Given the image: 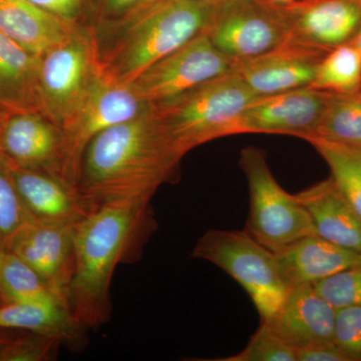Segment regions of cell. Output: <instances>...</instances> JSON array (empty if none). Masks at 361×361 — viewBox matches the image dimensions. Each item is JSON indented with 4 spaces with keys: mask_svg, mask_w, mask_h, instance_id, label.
Instances as JSON below:
<instances>
[{
    "mask_svg": "<svg viewBox=\"0 0 361 361\" xmlns=\"http://www.w3.org/2000/svg\"><path fill=\"white\" fill-rule=\"evenodd\" d=\"M316 151L326 161L342 196L361 219V152L355 146L308 137Z\"/></svg>",
    "mask_w": 361,
    "mask_h": 361,
    "instance_id": "cell-24",
    "label": "cell"
},
{
    "mask_svg": "<svg viewBox=\"0 0 361 361\" xmlns=\"http://www.w3.org/2000/svg\"><path fill=\"white\" fill-rule=\"evenodd\" d=\"M192 257L213 263L234 278L250 296L262 322L276 314L288 294L275 253L246 230H208L195 245Z\"/></svg>",
    "mask_w": 361,
    "mask_h": 361,
    "instance_id": "cell-6",
    "label": "cell"
},
{
    "mask_svg": "<svg viewBox=\"0 0 361 361\" xmlns=\"http://www.w3.org/2000/svg\"><path fill=\"white\" fill-rule=\"evenodd\" d=\"M218 361H296V351L285 343L267 322H262L241 353Z\"/></svg>",
    "mask_w": 361,
    "mask_h": 361,
    "instance_id": "cell-30",
    "label": "cell"
},
{
    "mask_svg": "<svg viewBox=\"0 0 361 361\" xmlns=\"http://www.w3.org/2000/svg\"><path fill=\"white\" fill-rule=\"evenodd\" d=\"M218 2L161 0L120 20L123 32L101 51L106 75L133 84L147 68L205 32Z\"/></svg>",
    "mask_w": 361,
    "mask_h": 361,
    "instance_id": "cell-3",
    "label": "cell"
},
{
    "mask_svg": "<svg viewBox=\"0 0 361 361\" xmlns=\"http://www.w3.org/2000/svg\"><path fill=\"white\" fill-rule=\"evenodd\" d=\"M355 1L358 2V4H361V0H355Z\"/></svg>",
    "mask_w": 361,
    "mask_h": 361,
    "instance_id": "cell-41",
    "label": "cell"
},
{
    "mask_svg": "<svg viewBox=\"0 0 361 361\" xmlns=\"http://www.w3.org/2000/svg\"><path fill=\"white\" fill-rule=\"evenodd\" d=\"M327 51L288 39L255 58L234 61L232 71L257 97L310 87Z\"/></svg>",
    "mask_w": 361,
    "mask_h": 361,
    "instance_id": "cell-14",
    "label": "cell"
},
{
    "mask_svg": "<svg viewBox=\"0 0 361 361\" xmlns=\"http://www.w3.org/2000/svg\"><path fill=\"white\" fill-rule=\"evenodd\" d=\"M282 6L289 39L322 51L353 42L361 30V4L355 0H303Z\"/></svg>",
    "mask_w": 361,
    "mask_h": 361,
    "instance_id": "cell-15",
    "label": "cell"
},
{
    "mask_svg": "<svg viewBox=\"0 0 361 361\" xmlns=\"http://www.w3.org/2000/svg\"><path fill=\"white\" fill-rule=\"evenodd\" d=\"M32 221L8 166L0 158V249L6 251L14 235Z\"/></svg>",
    "mask_w": 361,
    "mask_h": 361,
    "instance_id": "cell-27",
    "label": "cell"
},
{
    "mask_svg": "<svg viewBox=\"0 0 361 361\" xmlns=\"http://www.w3.org/2000/svg\"><path fill=\"white\" fill-rule=\"evenodd\" d=\"M28 1L47 13L75 23H77L84 6V0H28Z\"/></svg>",
    "mask_w": 361,
    "mask_h": 361,
    "instance_id": "cell-32",
    "label": "cell"
},
{
    "mask_svg": "<svg viewBox=\"0 0 361 361\" xmlns=\"http://www.w3.org/2000/svg\"><path fill=\"white\" fill-rule=\"evenodd\" d=\"M39 63L40 56L0 32V106L4 110L42 114Z\"/></svg>",
    "mask_w": 361,
    "mask_h": 361,
    "instance_id": "cell-21",
    "label": "cell"
},
{
    "mask_svg": "<svg viewBox=\"0 0 361 361\" xmlns=\"http://www.w3.org/2000/svg\"><path fill=\"white\" fill-rule=\"evenodd\" d=\"M61 341L56 337L25 332L0 342V361H45L56 357Z\"/></svg>",
    "mask_w": 361,
    "mask_h": 361,
    "instance_id": "cell-28",
    "label": "cell"
},
{
    "mask_svg": "<svg viewBox=\"0 0 361 361\" xmlns=\"http://www.w3.org/2000/svg\"><path fill=\"white\" fill-rule=\"evenodd\" d=\"M308 87L334 94L360 92V52L351 42L330 49L320 61Z\"/></svg>",
    "mask_w": 361,
    "mask_h": 361,
    "instance_id": "cell-25",
    "label": "cell"
},
{
    "mask_svg": "<svg viewBox=\"0 0 361 361\" xmlns=\"http://www.w3.org/2000/svg\"><path fill=\"white\" fill-rule=\"evenodd\" d=\"M355 148H357L358 149H360V151L361 152V144L360 145H357V146H355Z\"/></svg>",
    "mask_w": 361,
    "mask_h": 361,
    "instance_id": "cell-40",
    "label": "cell"
},
{
    "mask_svg": "<svg viewBox=\"0 0 361 361\" xmlns=\"http://www.w3.org/2000/svg\"><path fill=\"white\" fill-rule=\"evenodd\" d=\"M73 227L33 220L14 235L6 249L32 267L66 305L75 270Z\"/></svg>",
    "mask_w": 361,
    "mask_h": 361,
    "instance_id": "cell-12",
    "label": "cell"
},
{
    "mask_svg": "<svg viewBox=\"0 0 361 361\" xmlns=\"http://www.w3.org/2000/svg\"><path fill=\"white\" fill-rule=\"evenodd\" d=\"M313 287L334 310L361 306V265L339 271Z\"/></svg>",
    "mask_w": 361,
    "mask_h": 361,
    "instance_id": "cell-29",
    "label": "cell"
},
{
    "mask_svg": "<svg viewBox=\"0 0 361 361\" xmlns=\"http://www.w3.org/2000/svg\"><path fill=\"white\" fill-rule=\"evenodd\" d=\"M9 111H7L6 110H4V108H2L1 106H0V123H1V121L4 120V118L7 115H8Z\"/></svg>",
    "mask_w": 361,
    "mask_h": 361,
    "instance_id": "cell-38",
    "label": "cell"
},
{
    "mask_svg": "<svg viewBox=\"0 0 361 361\" xmlns=\"http://www.w3.org/2000/svg\"><path fill=\"white\" fill-rule=\"evenodd\" d=\"M268 1L278 4V6H287V4H293L296 0H268Z\"/></svg>",
    "mask_w": 361,
    "mask_h": 361,
    "instance_id": "cell-37",
    "label": "cell"
},
{
    "mask_svg": "<svg viewBox=\"0 0 361 361\" xmlns=\"http://www.w3.org/2000/svg\"><path fill=\"white\" fill-rule=\"evenodd\" d=\"M161 1V0H142L141 4H139L132 13H135V11H140V9L144 8V7L151 6V4H155V2ZM200 1H208V2H221L224 1V0H200ZM129 16V14H128Z\"/></svg>",
    "mask_w": 361,
    "mask_h": 361,
    "instance_id": "cell-35",
    "label": "cell"
},
{
    "mask_svg": "<svg viewBox=\"0 0 361 361\" xmlns=\"http://www.w3.org/2000/svg\"><path fill=\"white\" fill-rule=\"evenodd\" d=\"M336 310L327 303L311 284L289 289L281 307L267 322L292 348L332 343Z\"/></svg>",
    "mask_w": 361,
    "mask_h": 361,
    "instance_id": "cell-17",
    "label": "cell"
},
{
    "mask_svg": "<svg viewBox=\"0 0 361 361\" xmlns=\"http://www.w3.org/2000/svg\"><path fill=\"white\" fill-rule=\"evenodd\" d=\"M148 106L132 84L118 82L104 71L84 106L61 128L63 180L78 188L82 158L90 142L104 130L135 118Z\"/></svg>",
    "mask_w": 361,
    "mask_h": 361,
    "instance_id": "cell-9",
    "label": "cell"
},
{
    "mask_svg": "<svg viewBox=\"0 0 361 361\" xmlns=\"http://www.w3.org/2000/svg\"><path fill=\"white\" fill-rule=\"evenodd\" d=\"M334 341L348 361H361V306L336 310Z\"/></svg>",
    "mask_w": 361,
    "mask_h": 361,
    "instance_id": "cell-31",
    "label": "cell"
},
{
    "mask_svg": "<svg viewBox=\"0 0 361 361\" xmlns=\"http://www.w3.org/2000/svg\"><path fill=\"white\" fill-rule=\"evenodd\" d=\"M78 26L28 0H0V32L35 56L65 44Z\"/></svg>",
    "mask_w": 361,
    "mask_h": 361,
    "instance_id": "cell-19",
    "label": "cell"
},
{
    "mask_svg": "<svg viewBox=\"0 0 361 361\" xmlns=\"http://www.w3.org/2000/svg\"><path fill=\"white\" fill-rule=\"evenodd\" d=\"M295 196L310 213L318 236L361 254V219L331 177Z\"/></svg>",
    "mask_w": 361,
    "mask_h": 361,
    "instance_id": "cell-20",
    "label": "cell"
},
{
    "mask_svg": "<svg viewBox=\"0 0 361 361\" xmlns=\"http://www.w3.org/2000/svg\"><path fill=\"white\" fill-rule=\"evenodd\" d=\"M1 303H2V302H1V299H0V304H1Z\"/></svg>",
    "mask_w": 361,
    "mask_h": 361,
    "instance_id": "cell-42",
    "label": "cell"
},
{
    "mask_svg": "<svg viewBox=\"0 0 361 361\" xmlns=\"http://www.w3.org/2000/svg\"><path fill=\"white\" fill-rule=\"evenodd\" d=\"M0 332H1V330H0ZM8 336H9V334H0V342L4 341V339H6V337Z\"/></svg>",
    "mask_w": 361,
    "mask_h": 361,
    "instance_id": "cell-39",
    "label": "cell"
},
{
    "mask_svg": "<svg viewBox=\"0 0 361 361\" xmlns=\"http://www.w3.org/2000/svg\"><path fill=\"white\" fill-rule=\"evenodd\" d=\"M310 137L349 146L361 144V90L350 94H332L314 134Z\"/></svg>",
    "mask_w": 361,
    "mask_h": 361,
    "instance_id": "cell-26",
    "label": "cell"
},
{
    "mask_svg": "<svg viewBox=\"0 0 361 361\" xmlns=\"http://www.w3.org/2000/svg\"><path fill=\"white\" fill-rule=\"evenodd\" d=\"M0 158L63 180V130L39 113H9L0 123ZM66 182V180H65Z\"/></svg>",
    "mask_w": 361,
    "mask_h": 361,
    "instance_id": "cell-13",
    "label": "cell"
},
{
    "mask_svg": "<svg viewBox=\"0 0 361 361\" xmlns=\"http://www.w3.org/2000/svg\"><path fill=\"white\" fill-rule=\"evenodd\" d=\"M256 97L231 71L151 106L177 148L186 155L206 142L235 135L237 118Z\"/></svg>",
    "mask_w": 361,
    "mask_h": 361,
    "instance_id": "cell-4",
    "label": "cell"
},
{
    "mask_svg": "<svg viewBox=\"0 0 361 361\" xmlns=\"http://www.w3.org/2000/svg\"><path fill=\"white\" fill-rule=\"evenodd\" d=\"M240 166L250 198L246 231L258 243L276 253L304 237L317 235L307 210L275 180L263 149H244Z\"/></svg>",
    "mask_w": 361,
    "mask_h": 361,
    "instance_id": "cell-7",
    "label": "cell"
},
{
    "mask_svg": "<svg viewBox=\"0 0 361 361\" xmlns=\"http://www.w3.org/2000/svg\"><path fill=\"white\" fill-rule=\"evenodd\" d=\"M104 75L96 32L80 28L40 56L39 94L45 118L63 128Z\"/></svg>",
    "mask_w": 361,
    "mask_h": 361,
    "instance_id": "cell-5",
    "label": "cell"
},
{
    "mask_svg": "<svg viewBox=\"0 0 361 361\" xmlns=\"http://www.w3.org/2000/svg\"><path fill=\"white\" fill-rule=\"evenodd\" d=\"M142 0H103L104 11L111 18L123 20L141 4Z\"/></svg>",
    "mask_w": 361,
    "mask_h": 361,
    "instance_id": "cell-34",
    "label": "cell"
},
{
    "mask_svg": "<svg viewBox=\"0 0 361 361\" xmlns=\"http://www.w3.org/2000/svg\"><path fill=\"white\" fill-rule=\"evenodd\" d=\"M0 299L2 303H49L68 306L47 287L32 267L11 252L1 249Z\"/></svg>",
    "mask_w": 361,
    "mask_h": 361,
    "instance_id": "cell-23",
    "label": "cell"
},
{
    "mask_svg": "<svg viewBox=\"0 0 361 361\" xmlns=\"http://www.w3.org/2000/svg\"><path fill=\"white\" fill-rule=\"evenodd\" d=\"M205 32L232 61L272 51L290 37L283 6L268 0L218 2Z\"/></svg>",
    "mask_w": 361,
    "mask_h": 361,
    "instance_id": "cell-8",
    "label": "cell"
},
{
    "mask_svg": "<svg viewBox=\"0 0 361 361\" xmlns=\"http://www.w3.org/2000/svg\"><path fill=\"white\" fill-rule=\"evenodd\" d=\"M287 288L313 285L339 271L361 265V254L312 235L275 253Z\"/></svg>",
    "mask_w": 361,
    "mask_h": 361,
    "instance_id": "cell-18",
    "label": "cell"
},
{
    "mask_svg": "<svg viewBox=\"0 0 361 361\" xmlns=\"http://www.w3.org/2000/svg\"><path fill=\"white\" fill-rule=\"evenodd\" d=\"M232 63L203 32L149 66L132 85L144 103L160 104L230 73Z\"/></svg>",
    "mask_w": 361,
    "mask_h": 361,
    "instance_id": "cell-10",
    "label": "cell"
},
{
    "mask_svg": "<svg viewBox=\"0 0 361 361\" xmlns=\"http://www.w3.org/2000/svg\"><path fill=\"white\" fill-rule=\"evenodd\" d=\"M331 94L307 87L256 97L237 118L235 135H291L306 140L314 134Z\"/></svg>",
    "mask_w": 361,
    "mask_h": 361,
    "instance_id": "cell-11",
    "label": "cell"
},
{
    "mask_svg": "<svg viewBox=\"0 0 361 361\" xmlns=\"http://www.w3.org/2000/svg\"><path fill=\"white\" fill-rule=\"evenodd\" d=\"M149 202H110L73 227L75 270L68 307L84 329L97 330L110 322L111 284L116 266L134 256L153 229Z\"/></svg>",
    "mask_w": 361,
    "mask_h": 361,
    "instance_id": "cell-2",
    "label": "cell"
},
{
    "mask_svg": "<svg viewBox=\"0 0 361 361\" xmlns=\"http://www.w3.org/2000/svg\"><path fill=\"white\" fill-rule=\"evenodd\" d=\"M0 330L44 334L71 346H80L87 331L63 304L21 302L0 304Z\"/></svg>",
    "mask_w": 361,
    "mask_h": 361,
    "instance_id": "cell-22",
    "label": "cell"
},
{
    "mask_svg": "<svg viewBox=\"0 0 361 361\" xmlns=\"http://www.w3.org/2000/svg\"><path fill=\"white\" fill-rule=\"evenodd\" d=\"M351 44L355 45L356 49H357L358 51L361 54V30L358 32L357 35H355V37L353 39Z\"/></svg>",
    "mask_w": 361,
    "mask_h": 361,
    "instance_id": "cell-36",
    "label": "cell"
},
{
    "mask_svg": "<svg viewBox=\"0 0 361 361\" xmlns=\"http://www.w3.org/2000/svg\"><path fill=\"white\" fill-rule=\"evenodd\" d=\"M7 166L23 205L33 220L75 226L96 210L78 188L71 186L65 180L42 171L16 167L9 164Z\"/></svg>",
    "mask_w": 361,
    "mask_h": 361,
    "instance_id": "cell-16",
    "label": "cell"
},
{
    "mask_svg": "<svg viewBox=\"0 0 361 361\" xmlns=\"http://www.w3.org/2000/svg\"><path fill=\"white\" fill-rule=\"evenodd\" d=\"M184 156L149 104L90 142L78 190L96 209L120 200L151 201L172 179Z\"/></svg>",
    "mask_w": 361,
    "mask_h": 361,
    "instance_id": "cell-1",
    "label": "cell"
},
{
    "mask_svg": "<svg viewBox=\"0 0 361 361\" xmlns=\"http://www.w3.org/2000/svg\"><path fill=\"white\" fill-rule=\"evenodd\" d=\"M295 351L296 361H348L334 342L315 344Z\"/></svg>",
    "mask_w": 361,
    "mask_h": 361,
    "instance_id": "cell-33",
    "label": "cell"
}]
</instances>
